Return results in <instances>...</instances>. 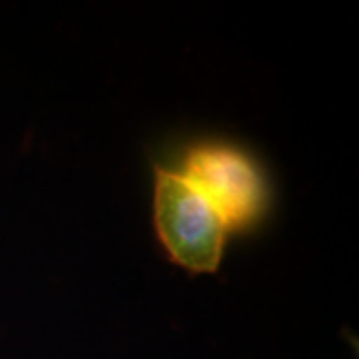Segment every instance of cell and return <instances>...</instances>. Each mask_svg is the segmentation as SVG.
Here are the masks:
<instances>
[{"label": "cell", "mask_w": 359, "mask_h": 359, "mask_svg": "<svg viewBox=\"0 0 359 359\" xmlns=\"http://www.w3.org/2000/svg\"><path fill=\"white\" fill-rule=\"evenodd\" d=\"M154 226L168 256L196 273L216 271L228 228L180 172L156 168Z\"/></svg>", "instance_id": "obj_1"}, {"label": "cell", "mask_w": 359, "mask_h": 359, "mask_svg": "<svg viewBox=\"0 0 359 359\" xmlns=\"http://www.w3.org/2000/svg\"><path fill=\"white\" fill-rule=\"evenodd\" d=\"M230 230L250 226L266 204V186L254 162L224 144L190 150L180 172Z\"/></svg>", "instance_id": "obj_2"}]
</instances>
